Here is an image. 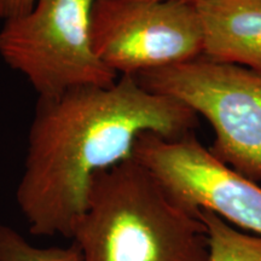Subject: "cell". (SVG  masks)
<instances>
[{
	"instance_id": "obj_5",
	"label": "cell",
	"mask_w": 261,
	"mask_h": 261,
	"mask_svg": "<svg viewBox=\"0 0 261 261\" xmlns=\"http://www.w3.org/2000/svg\"><path fill=\"white\" fill-rule=\"evenodd\" d=\"M93 50L110 69L136 75L202 56V25L195 2L94 0Z\"/></svg>"
},
{
	"instance_id": "obj_7",
	"label": "cell",
	"mask_w": 261,
	"mask_h": 261,
	"mask_svg": "<svg viewBox=\"0 0 261 261\" xmlns=\"http://www.w3.org/2000/svg\"><path fill=\"white\" fill-rule=\"evenodd\" d=\"M202 56L261 74V0H196Z\"/></svg>"
},
{
	"instance_id": "obj_9",
	"label": "cell",
	"mask_w": 261,
	"mask_h": 261,
	"mask_svg": "<svg viewBox=\"0 0 261 261\" xmlns=\"http://www.w3.org/2000/svg\"><path fill=\"white\" fill-rule=\"evenodd\" d=\"M0 261H83L76 244L69 247H35L18 231L0 223Z\"/></svg>"
},
{
	"instance_id": "obj_1",
	"label": "cell",
	"mask_w": 261,
	"mask_h": 261,
	"mask_svg": "<svg viewBox=\"0 0 261 261\" xmlns=\"http://www.w3.org/2000/svg\"><path fill=\"white\" fill-rule=\"evenodd\" d=\"M197 122L184 103L150 92L129 75L110 86L38 98L16 189L29 232L70 238L97 172L132 158L142 133L174 139Z\"/></svg>"
},
{
	"instance_id": "obj_11",
	"label": "cell",
	"mask_w": 261,
	"mask_h": 261,
	"mask_svg": "<svg viewBox=\"0 0 261 261\" xmlns=\"http://www.w3.org/2000/svg\"><path fill=\"white\" fill-rule=\"evenodd\" d=\"M135 2H151V3H160V2H196V0H135Z\"/></svg>"
},
{
	"instance_id": "obj_8",
	"label": "cell",
	"mask_w": 261,
	"mask_h": 261,
	"mask_svg": "<svg viewBox=\"0 0 261 261\" xmlns=\"http://www.w3.org/2000/svg\"><path fill=\"white\" fill-rule=\"evenodd\" d=\"M207 228V261H261V236L240 231L210 211H197Z\"/></svg>"
},
{
	"instance_id": "obj_4",
	"label": "cell",
	"mask_w": 261,
	"mask_h": 261,
	"mask_svg": "<svg viewBox=\"0 0 261 261\" xmlns=\"http://www.w3.org/2000/svg\"><path fill=\"white\" fill-rule=\"evenodd\" d=\"M94 0H35L23 15L5 19L0 57L22 74L39 98L84 87L110 86L119 79L93 50Z\"/></svg>"
},
{
	"instance_id": "obj_6",
	"label": "cell",
	"mask_w": 261,
	"mask_h": 261,
	"mask_svg": "<svg viewBox=\"0 0 261 261\" xmlns=\"http://www.w3.org/2000/svg\"><path fill=\"white\" fill-rule=\"evenodd\" d=\"M132 159L190 213L204 210L230 225L261 236V187L219 161L195 130L174 139L142 133Z\"/></svg>"
},
{
	"instance_id": "obj_10",
	"label": "cell",
	"mask_w": 261,
	"mask_h": 261,
	"mask_svg": "<svg viewBox=\"0 0 261 261\" xmlns=\"http://www.w3.org/2000/svg\"><path fill=\"white\" fill-rule=\"evenodd\" d=\"M35 4V0H0V19L16 17L28 12Z\"/></svg>"
},
{
	"instance_id": "obj_3",
	"label": "cell",
	"mask_w": 261,
	"mask_h": 261,
	"mask_svg": "<svg viewBox=\"0 0 261 261\" xmlns=\"http://www.w3.org/2000/svg\"><path fill=\"white\" fill-rule=\"evenodd\" d=\"M150 92L188 106L210 122V151L253 181H261V74L200 56L136 75Z\"/></svg>"
},
{
	"instance_id": "obj_2",
	"label": "cell",
	"mask_w": 261,
	"mask_h": 261,
	"mask_svg": "<svg viewBox=\"0 0 261 261\" xmlns=\"http://www.w3.org/2000/svg\"><path fill=\"white\" fill-rule=\"evenodd\" d=\"M83 261H207V228L132 158L93 175L71 232Z\"/></svg>"
}]
</instances>
